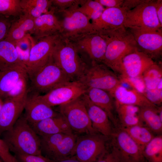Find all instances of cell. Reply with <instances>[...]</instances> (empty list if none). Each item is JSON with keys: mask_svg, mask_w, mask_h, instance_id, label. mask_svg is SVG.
Returning <instances> with one entry per match:
<instances>
[{"mask_svg": "<svg viewBox=\"0 0 162 162\" xmlns=\"http://www.w3.org/2000/svg\"><path fill=\"white\" fill-rule=\"evenodd\" d=\"M100 32L106 34L108 37L102 63L116 74H119L123 58L129 53L139 50L136 42L130 30L124 26Z\"/></svg>", "mask_w": 162, "mask_h": 162, "instance_id": "cell-1", "label": "cell"}, {"mask_svg": "<svg viewBox=\"0 0 162 162\" xmlns=\"http://www.w3.org/2000/svg\"><path fill=\"white\" fill-rule=\"evenodd\" d=\"M2 134L10 152L15 154L42 155L40 137L24 115H21L10 129Z\"/></svg>", "mask_w": 162, "mask_h": 162, "instance_id": "cell-2", "label": "cell"}, {"mask_svg": "<svg viewBox=\"0 0 162 162\" xmlns=\"http://www.w3.org/2000/svg\"><path fill=\"white\" fill-rule=\"evenodd\" d=\"M52 57L71 81L79 80L88 66L74 44L60 36L53 47Z\"/></svg>", "mask_w": 162, "mask_h": 162, "instance_id": "cell-3", "label": "cell"}, {"mask_svg": "<svg viewBox=\"0 0 162 162\" xmlns=\"http://www.w3.org/2000/svg\"><path fill=\"white\" fill-rule=\"evenodd\" d=\"M30 81L28 93L39 95L46 93L67 82L71 81L56 64L52 55L46 63L38 70L28 76Z\"/></svg>", "mask_w": 162, "mask_h": 162, "instance_id": "cell-4", "label": "cell"}, {"mask_svg": "<svg viewBox=\"0 0 162 162\" xmlns=\"http://www.w3.org/2000/svg\"><path fill=\"white\" fill-rule=\"evenodd\" d=\"M81 96L59 106V113L73 133L77 135L97 133L92 127Z\"/></svg>", "mask_w": 162, "mask_h": 162, "instance_id": "cell-5", "label": "cell"}, {"mask_svg": "<svg viewBox=\"0 0 162 162\" xmlns=\"http://www.w3.org/2000/svg\"><path fill=\"white\" fill-rule=\"evenodd\" d=\"M87 88L102 89L109 93L121 82L116 74L102 63L92 62L79 80Z\"/></svg>", "mask_w": 162, "mask_h": 162, "instance_id": "cell-6", "label": "cell"}, {"mask_svg": "<svg viewBox=\"0 0 162 162\" xmlns=\"http://www.w3.org/2000/svg\"><path fill=\"white\" fill-rule=\"evenodd\" d=\"M108 138L97 133L78 136L72 156L82 162H95L107 150Z\"/></svg>", "mask_w": 162, "mask_h": 162, "instance_id": "cell-7", "label": "cell"}, {"mask_svg": "<svg viewBox=\"0 0 162 162\" xmlns=\"http://www.w3.org/2000/svg\"><path fill=\"white\" fill-rule=\"evenodd\" d=\"M79 6H74L60 13L62 16V20H59L61 38L70 40L97 32L90 20L77 10Z\"/></svg>", "mask_w": 162, "mask_h": 162, "instance_id": "cell-8", "label": "cell"}, {"mask_svg": "<svg viewBox=\"0 0 162 162\" xmlns=\"http://www.w3.org/2000/svg\"><path fill=\"white\" fill-rule=\"evenodd\" d=\"M156 0H146L135 8L127 11L124 26L146 29L162 28L157 16Z\"/></svg>", "mask_w": 162, "mask_h": 162, "instance_id": "cell-9", "label": "cell"}, {"mask_svg": "<svg viewBox=\"0 0 162 162\" xmlns=\"http://www.w3.org/2000/svg\"><path fill=\"white\" fill-rule=\"evenodd\" d=\"M110 146L122 162H145L143 150L124 130L113 129Z\"/></svg>", "mask_w": 162, "mask_h": 162, "instance_id": "cell-10", "label": "cell"}, {"mask_svg": "<svg viewBox=\"0 0 162 162\" xmlns=\"http://www.w3.org/2000/svg\"><path fill=\"white\" fill-rule=\"evenodd\" d=\"M87 88L80 80L69 81L45 93L38 95L43 102L52 107L67 104L86 93Z\"/></svg>", "mask_w": 162, "mask_h": 162, "instance_id": "cell-11", "label": "cell"}, {"mask_svg": "<svg viewBox=\"0 0 162 162\" xmlns=\"http://www.w3.org/2000/svg\"><path fill=\"white\" fill-rule=\"evenodd\" d=\"M81 53H85L92 62L102 63L108 41L106 34L95 32L69 40Z\"/></svg>", "mask_w": 162, "mask_h": 162, "instance_id": "cell-12", "label": "cell"}, {"mask_svg": "<svg viewBox=\"0 0 162 162\" xmlns=\"http://www.w3.org/2000/svg\"><path fill=\"white\" fill-rule=\"evenodd\" d=\"M132 34L139 50L153 60L162 55V30L131 28H128Z\"/></svg>", "mask_w": 162, "mask_h": 162, "instance_id": "cell-13", "label": "cell"}, {"mask_svg": "<svg viewBox=\"0 0 162 162\" xmlns=\"http://www.w3.org/2000/svg\"><path fill=\"white\" fill-rule=\"evenodd\" d=\"M60 36V34H57L41 38L32 46L26 65L28 76L46 63L51 56L53 47Z\"/></svg>", "mask_w": 162, "mask_h": 162, "instance_id": "cell-14", "label": "cell"}, {"mask_svg": "<svg viewBox=\"0 0 162 162\" xmlns=\"http://www.w3.org/2000/svg\"><path fill=\"white\" fill-rule=\"evenodd\" d=\"M28 95V91L3 100L0 111V134L10 129L22 115Z\"/></svg>", "mask_w": 162, "mask_h": 162, "instance_id": "cell-15", "label": "cell"}, {"mask_svg": "<svg viewBox=\"0 0 162 162\" xmlns=\"http://www.w3.org/2000/svg\"><path fill=\"white\" fill-rule=\"evenodd\" d=\"M154 62L139 50L125 56L120 68V77L136 78L142 76L145 71Z\"/></svg>", "mask_w": 162, "mask_h": 162, "instance_id": "cell-16", "label": "cell"}, {"mask_svg": "<svg viewBox=\"0 0 162 162\" xmlns=\"http://www.w3.org/2000/svg\"><path fill=\"white\" fill-rule=\"evenodd\" d=\"M81 97L94 130L97 133L109 138L113 129L107 113L93 103L86 93L81 96Z\"/></svg>", "mask_w": 162, "mask_h": 162, "instance_id": "cell-17", "label": "cell"}, {"mask_svg": "<svg viewBox=\"0 0 162 162\" xmlns=\"http://www.w3.org/2000/svg\"><path fill=\"white\" fill-rule=\"evenodd\" d=\"M54 9L51 7L46 13L34 20V27L32 33L34 40L60 34L61 27L59 20L56 17Z\"/></svg>", "mask_w": 162, "mask_h": 162, "instance_id": "cell-18", "label": "cell"}, {"mask_svg": "<svg viewBox=\"0 0 162 162\" xmlns=\"http://www.w3.org/2000/svg\"><path fill=\"white\" fill-rule=\"evenodd\" d=\"M38 95H28L25 106L23 115L30 124L60 114L40 100Z\"/></svg>", "mask_w": 162, "mask_h": 162, "instance_id": "cell-19", "label": "cell"}, {"mask_svg": "<svg viewBox=\"0 0 162 162\" xmlns=\"http://www.w3.org/2000/svg\"><path fill=\"white\" fill-rule=\"evenodd\" d=\"M127 11L122 7L106 8L100 16L91 22L98 32L118 28L124 26Z\"/></svg>", "mask_w": 162, "mask_h": 162, "instance_id": "cell-20", "label": "cell"}, {"mask_svg": "<svg viewBox=\"0 0 162 162\" xmlns=\"http://www.w3.org/2000/svg\"><path fill=\"white\" fill-rule=\"evenodd\" d=\"M110 94L115 99L116 104L133 105L140 108L158 107L150 102L141 93L133 88H127L121 84Z\"/></svg>", "mask_w": 162, "mask_h": 162, "instance_id": "cell-21", "label": "cell"}, {"mask_svg": "<svg viewBox=\"0 0 162 162\" xmlns=\"http://www.w3.org/2000/svg\"><path fill=\"white\" fill-rule=\"evenodd\" d=\"M30 125L39 136L58 133H73L67 122L60 114L56 116L47 118Z\"/></svg>", "mask_w": 162, "mask_h": 162, "instance_id": "cell-22", "label": "cell"}, {"mask_svg": "<svg viewBox=\"0 0 162 162\" xmlns=\"http://www.w3.org/2000/svg\"><path fill=\"white\" fill-rule=\"evenodd\" d=\"M34 20L30 16L23 14L16 20H12L4 40L15 46L28 34H32Z\"/></svg>", "mask_w": 162, "mask_h": 162, "instance_id": "cell-23", "label": "cell"}, {"mask_svg": "<svg viewBox=\"0 0 162 162\" xmlns=\"http://www.w3.org/2000/svg\"><path fill=\"white\" fill-rule=\"evenodd\" d=\"M86 94L93 103L107 113L110 121L116 124L114 114L115 103L109 93L99 89L88 88Z\"/></svg>", "mask_w": 162, "mask_h": 162, "instance_id": "cell-24", "label": "cell"}, {"mask_svg": "<svg viewBox=\"0 0 162 162\" xmlns=\"http://www.w3.org/2000/svg\"><path fill=\"white\" fill-rule=\"evenodd\" d=\"M27 75L26 67L23 66L0 70V97L4 100L18 81Z\"/></svg>", "mask_w": 162, "mask_h": 162, "instance_id": "cell-25", "label": "cell"}, {"mask_svg": "<svg viewBox=\"0 0 162 162\" xmlns=\"http://www.w3.org/2000/svg\"><path fill=\"white\" fill-rule=\"evenodd\" d=\"M25 65L20 59L15 45L4 40L0 41V70Z\"/></svg>", "mask_w": 162, "mask_h": 162, "instance_id": "cell-26", "label": "cell"}, {"mask_svg": "<svg viewBox=\"0 0 162 162\" xmlns=\"http://www.w3.org/2000/svg\"><path fill=\"white\" fill-rule=\"evenodd\" d=\"M78 136L74 133L66 134L63 140L44 157L50 160H56L72 156Z\"/></svg>", "mask_w": 162, "mask_h": 162, "instance_id": "cell-27", "label": "cell"}, {"mask_svg": "<svg viewBox=\"0 0 162 162\" xmlns=\"http://www.w3.org/2000/svg\"><path fill=\"white\" fill-rule=\"evenodd\" d=\"M158 107L140 108L139 116L145 126L154 133L160 135L162 131V120L158 115Z\"/></svg>", "mask_w": 162, "mask_h": 162, "instance_id": "cell-28", "label": "cell"}, {"mask_svg": "<svg viewBox=\"0 0 162 162\" xmlns=\"http://www.w3.org/2000/svg\"><path fill=\"white\" fill-rule=\"evenodd\" d=\"M23 14L34 19L47 12L51 6V0H20Z\"/></svg>", "mask_w": 162, "mask_h": 162, "instance_id": "cell-29", "label": "cell"}, {"mask_svg": "<svg viewBox=\"0 0 162 162\" xmlns=\"http://www.w3.org/2000/svg\"><path fill=\"white\" fill-rule=\"evenodd\" d=\"M120 128L127 132L142 150L155 136L152 131L143 125Z\"/></svg>", "mask_w": 162, "mask_h": 162, "instance_id": "cell-30", "label": "cell"}, {"mask_svg": "<svg viewBox=\"0 0 162 162\" xmlns=\"http://www.w3.org/2000/svg\"><path fill=\"white\" fill-rule=\"evenodd\" d=\"M145 162H162V136H155L143 150Z\"/></svg>", "mask_w": 162, "mask_h": 162, "instance_id": "cell-31", "label": "cell"}, {"mask_svg": "<svg viewBox=\"0 0 162 162\" xmlns=\"http://www.w3.org/2000/svg\"><path fill=\"white\" fill-rule=\"evenodd\" d=\"M142 76L146 89H156L159 83L162 80L161 66L154 62L145 71Z\"/></svg>", "mask_w": 162, "mask_h": 162, "instance_id": "cell-32", "label": "cell"}, {"mask_svg": "<svg viewBox=\"0 0 162 162\" xmlns=\"http://www.w3.org/2000/svg\"><path fill=\"white\" fill-rule=\"evenodd\" d=\"M105 8L96 0H86L85 3L77 8L90 20L94 21L101 16Z\"/></svg>", "mask_w": 162, "mask_h": 162, "instance_id": "cell-33", "label": "cell"}, {"mask_svg": "<svg viewBox=\"0 0 162 162\" xmlns=\"http://www.w3.org/2000/svg\"><path fill=\"white\" fill-rule=\"evenodd\" d=\"M20 0H0V13L8 17H19L23 14Z\"/></svg>", "mask_w": 162, "mask_h": 162, "instance_id": "cell-34", "label": "cell"}, {"mask_svg": "<svg viewBox=\"0 0 162 162\" xmlns=\"http://www.w3.org/2000/svg\"><path fill=\"white\" fill-rule=\"evenodd\" d=\"M86 0H51V6L56 13H60L69 8L76 6H81Z\"/></svg>", "mask_w": 162, "mask_h": 162, "instance_id": "cell-35", "label": "cell"}, {"mask_svg": "<svg viewBox=\"0 0 162 162\" xmlns=\"http://www.w3.org/2000/svg\"><path fill=\"white\" fill-rule=\"evenodd\" d=\"M27 37L28 36L19 42L15 46L20 59L26 66L32 47Z\"/></svg>", "mask_w": 162, "mask_h": 162, "instance_id": "cell-36", "label": "cell"}, {"mask_svg": "<svg viewBox=\"0 0 162 162\" xmlns=\"http://www.w3.org/2000/svg\"><path fill=\"white\" fill-rule=\"evenodd\" d=\"M28 75L22 77L7 94L4 99L17 96L28 91Z\"/></svg>", "mask_w": 162, "mask_h": 162, "instance_id": "cell-37", "label": "cell"}, {"mask_svg": "<svg viewBox=\"0 0 162 162\" xmlns=\"http://www.w3.org/2000/svg\"><path fill=\"white\" fill-rule=\"evenodd\" d=\"M121 127H128L143 124L138 114L118 115Z\"/></svg>", "mask_w": 162, "mask_h": 162, "instance_id": "cell-38", "label": "cell"}, {"mask_svg": "<svg viewBox=\"0 0 162 162\" xmlns=\"http://www.w3.org/2000/svg\"><path fill=\"white\" fill-rule=\"evenodd\" d=\"M119 79L121 82L127 83L133 89L142 94L146 89L142 76L136 78L120 77Z\"/></svg>", "mask_w": 162, "mask_h": 162, "instance_id": "cell-39", "label": "cell"}, {"mask_svg": "<svg viewBox=\"0 0 162 162\" xmlns=\"http://www.w3.org/2000/svg\"><path fill=\"white\" fill-rule=\"evenodd\" d=\"M8 145L0 138V158L3 162H18L15 156H13Z\"/></svg>", "mask_w": 162, "mask_h": 162, "instance_id": "cell-40", "label": "cell"}, {"mask_svg": "<svg viewBox=\"0 0 162 162\" xmlns=\"http://www.w3.org/2000/svg\"><path fill=\"white\" fill-rule=\"evenodd\" d=\"M162 90L157 88L149 90L146 88L143 94L152 103L157 106L161 104L162 101Z\"/></svg>", "mask_w": 162, "mask_h": 162, "instance_id": "cell-41", "label": "cell"}, {"mask_svg": "<svg viewBox=\"0 0 162 162\" xmlns=\"http://www.w3.org/2000/svg\"><path fill=\"white\" fill-rule=\"evenodd\" d=\"M15 156L18 162H50L48 158L42 155L17 154Z\"/></svg>", "mask_w": 162, "mask_h": 162, "instance_id": "cell-42", "label": "cell"}, {"mask_svg": "<svg viewBox=\"0 0 162 162\" xmlns=\"http://www.w3.org/2000/svg\"><path fill=\"white\" fill-rule=\"evenodd\" d=\"M116 108L118 115L138 114L140 110V107L130 105L116 104Z\"/></svg>", "mask_w": 162, "mask_h": 162, "instance_id": "cell-43", "label": "cell"}, {"mask_svg": "<svg viewBox=\"0 0 162 162\" xmlns=\"http://www.w3.org/2000/svg\"><path fill=\"white\" fill-rule=\"evenodd\" d=\"M12 21L10 17L6 16L0 13V41L5 38Z\"/></svg>", "mask_w": 162, "mask_h": 162, "instance_id": "cell-44", "label": "cell"}, {"mask_svg": "<svg viewBox=\"0 0 162 162\" xmlns=\"http://www.w3.org/2000/svg\"><path fill=\"white\" fill-rule=\"evenodd\" d=\"M95 162H122L117 154L110 146Z\"/></svg>", "mask_w": 162, "mask_h": 162, "instance_id": "cell-45", "label": "cell"}, {"mask_svg": "<svg viewBox=\"0 0 162 162\" xmlns=\"http://www.w3.org/2000/svg\"><path fill=\"white\" fill-rule=\"evenodd\" d=\"M106 8H118L122 7L124 0H96Z\"/></svg>", "mask_w": 162, "mask_h": 162, "instance_id": "cell-46", "label": "cell"}, {"mask_svg": "<svg viewBox=\"0 0 162 162\" xmlns=\"http://www.w3.org/2000/svg\"><path fill=\"white\" fill-rule=\"evenodd\" d=\"M146 0H124L122 7L125 8L127 11L135 8Z\"/></svg>", "mask_w": 162, "mask_h": 162, "instance_id": "cell-47", "label": "cell"}, {"mask_svg": "<svg viewBox=\"0 0 162 162\" xmlns=\"http://www.w3.org/2000/svg\"><path fill=\"white\" fill-rule=\"evenodd\" d=\"M155 5L157 17L160 24L162 26V0H156Z\"/></svg>", "mask_w": 162, "mask_h": 162, "instance_id": "cell-48", "label": "cell"}, {"mask_svg": "<svg viewBox=\"0 0 162 162\" xmlns=\"http://www.w3.org/2000/svg\"><path fill=\"white\" fill-rule=\"evenodd\" d=\"M48 159L50 162H82L74 156H70L56 160H52L49 159Z\"/></svg>", "mask_w": 162, "mask_h": 162, "instance_id": "cell-49", "label": "cell"}, {"mask_svg": "<svg viewBox=\"0 0 162 162\" xmlns=\"http://www.w3.org/2000/svg\"><path fill=\"white\" fill-rule=\"evenodd\" d=\"M4 100L3 99L0 97V111L1 110V108H2L3 103Z\"/></svg>", "mask_w": 162, "mask_h": 162, "instance_id": "cell-50", "label": "cell"}, {"mask_svg": "<svg viewBox=\"0 0 162 162\" xmlns=\"http://www.w3.org/2000/svg\"><path fill=\"white\" fill-rule=\"evenodd\" d=\"M0 162H3L2 160L0 159Z\"/></svg>", "mask_w": 162, "mask_h": 162, "instance_id": "cell-51", "label": "cell"}]
</instances>
